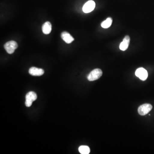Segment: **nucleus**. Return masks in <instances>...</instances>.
<instances>
[{"label":"nucleus","mask_w":154,"mask_h":154,"mask_svg":"<svg viewBox=\"0 0 154 154\" xmlns=\"http://www.w3.org/2000/svg\"><path fill=\"white\" fill-rule=\"evenodd\" d=\"M102 75V71L101 69L96 68L90 72L87 76V78L89 81H94L99 79Z\"/></svg>","instance_id":"obj_1"},{"label":"nucleus","mask_w":154,"mask_h":154,"mask_svg":"<svg viewBox=\"0 0 154 154\" xmlns=\"http://www.w3.org/2000/svg\"><path fill=\"white\" fill-rule=\"evenodd\" d=\"M18 44L14 41H11L5 44L4 47L7 52L9 54H12L18 47Z\"/></svg>","instance_id":"obj_2"},{"label":"nucleus","mask_w":154,"mask_h":154,"mask_svg":"<svg viewBox=\"0 0 154 154\" xmlns=\"http://www.w3.org/2000/svg\"><path fill=\"white\" fill-rule=\"evenodd\" d=\"M26 105L27 107H30L32 106L33 101L37 99V95L34 92H29L26 95Z\"/></svg>","instance_id":"obj_3"},{"label":"nucleus","mask_w":154,"mask_h":154,"mask_svg":"<svg viewBox=\"0 0 154 154\" xmlns=\"http://www.w3.org/2000/svg\"><path fill=\"white\" fill-rule=\"evenodd\" d=\"M152 106L149 104H144L140 106L138 109V112L141 116H144L151 110Z\"/></svg>","instance_id":"obj_4"},{"label":"nucleus","mask_w":154,"mask_h":154,"mask_svg":"<svg viewBox=\"0 0 154 154\" xmlns=\"http://www.w3.org/2000/svg\"><path fill=\"white\" fill-rule=\"evenodd\" d=\"M135 75L140 80H145L147 78L148 74L147 71L145 68H140L137 69L136 71Z\"/></svg>","instance_id":"obj_5"},{"label":"nucleus","mask_w":154,"mask_h":154,"mask_svg":"<svg viewBox=\"0 0 154 154\" xmlns=\"http://www.w3.org/2000/svg\"><path fill=\"white\" fill-rule=\"evenodd\" d=\"M95 4L94 1H88L83 6V11L84 13H89L94 10L95 8Z\"/></svg>","instance_id":"obj_6"},{"label":"nucleus","mask_w":154,"mask_h":154,"mask_svg":"<svg viewBox=\"0 0 154 154\" xmlns=\"http://www.w3.org/2000/svg\"><path fill=\"white\" fill-rule=\"evenodd\" d=\"M29 73L33 76H40L44 74V71L42 68L32 67L29 69Z\"/></svg>","instance_id":"obj_7"},{"label":"nucleus","mask_w":154,"mask_h":154,"mask_svg":"<svg viewBox=\"0 0 154 154\" xmlns=\"http://www.w3.org/2000/svg\"><path fill=\"white\" fill-rule=\"evenodd\" d=\"M130 42V38L128 36H126L123 40L122 42L120 44L119 49L122 51L126 50L128 48Z\"/></svg>","instance_id":"obj_8"},{"label":"nucleus","mask_w":154,"mask_h":154,"mask_svg":"<svg viewBox=\"0 0 154 154\" xmlns=\"http://www.w3.org/2000/svg\"><path fill=\"white\" fill-rule=\"evenodd\" d=\"M61 37L63 40L67 44H70L74 41V38L70 35L68 32H62Z\"/></svg>","instance_id":"obj_9"},{"label":"nucleus","mask_w":154,"mask_h":154,"mask_svg":"<svg viewBox=\"0 0 154 154\" xmlns=\"http://www.w3.org/2000/svg\"><path fill=\"white\" fill-rule=\"evenodd\" d=\"M52 29L51 23L49 22H46L42 26V31L45 34H49L51 33Z\"/></svg>","instance_id":"obj_10"},{"label":"nucleus","mask_w":154,"mask_h":154,"mask_svg":"<svg viewBox=\"0 0 154 154\" xmlns=\"http://www.w3.org/2000/svg\"><path fill=\"white\" fill-rule=\"evenodd\" d=\"M113 20L111 18H107V20L103 22L101 26L104 29H108L111 26Z\"/></svg>","instance_id":"obj_11"},{"label":"nucleus","mask_w":154,"mask_h":154,"mask_svg":"<svg viewBox=\"0 0 154 154\" xmlns=\"http://www.w3.org/2000/svg\"><path fill=\"white\" fill-rule=\"evenodd\" d=\"M78 150L81 154H88L90 152V149L86 146H80Z\"/></svg>","instance_id":"obj_12"}]
</instances>
